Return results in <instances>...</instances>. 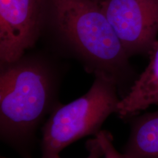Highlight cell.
Returning a JSON list of instances; mask_svg holds the SVG:
<instances>
[{
  "instance_id": "1",
  "label": "cell",
  "mask_w": 158,
  "mask_h": 158,
  "mask_svg": "<svg viewBox=\"0 0 158 158\" xmlns=\"http://www.w3.org/2000/svg\"><path fill=\"white\" fill-rule=\"evenodd\" d=\"M48 13L61 36L94 71L114 76L127 68L129 56L96 2L48 0Z\"/></svg>"
},
{
  "instance_id": "10",
  "label": "cell",
  "mask_w": 158,
  "mask_h": 158,
  "mask_svg": "<svg viewBox=\"0 0 158 158\" xmlns=\"http://www.w3.org/2000/svg\"><path fill=\"white\" fill-rule=\"evenodd\" d=\"M93 1H94V2H96L97 3H99V2H100L102 1V0H93Z\"/></svg>"
},
{
  "instance_id": "2",
  "label": "cell",
  "mask_w": 158,
  "mask_h": 158,
  "mask_svg": "<svg viewBox=\"0 0 158 158\" xmlns=\"http://www.w3.org/2000/svg\"><path fill=\"white\" fill-rule=\"evenodd\" d=\"M95 79L87 93L54 110L43 127L42 158L58 157L67 146L84 136L97 134L119 102L115 77L94 71Z\"/></svg>"
},
{
  "instance_id": "4",
  "label": "cell",
  "mask_w": 158,
  "mask_h": 158,
  "mask_svg": "<svg viewBox=\"0 0 158 158\" xmlns=\"http://www.w3.org/2000/svg\"><path fill=\"white\" fill-rule=\"evenodd\" d=\"M98 4L128 56L151 54L158 41V0H102Z\"/></svg>"
},
{
  "instance_id": "6",
  "label": "cell",
  "mask_w": 158,
  "mask_h": 158,
  "mask_svg": "<svg viewBox=\"0 0 158 158\" xmlns=\"http://www.w3.org/2000/svg\"><path fill=\"white\" fill-rule=\"evenodd\" d=\"M150 54L147 68L118 102L116 113L121 116L134 115L158 104V41Z\"/></svg>"
},
{
  "instance_id": "8",
  "label": "cell",
  "mask_w": 158,
  "mask_h": 158,
  "mask_svg": "<svg viewBox=\"0 0 158 158\" xmlns=\"http://www.w3.org/2000/svg\"><path fill=\"white\" fill-rule=\"evenodd\" d=\"M95 140L102 150L104 158H127L124 154L118 153L114 147L111 135L108 132L99 131L96 134Z\"/></svg>"
},
{
  "instance_id": "7",
  "label": "cell",
  "mask_w": 158,
  "mask_h": 158,
  "mask_svg": "<svg viewBox=\"0 0 158 158\" xmlns=\"http://www.w3.org/2000/svg\"><path fill=\"white\" fill-rule=\"evenodd\" d=\"M124 155L127 158H158V110L135 122Z\"/></svg>"
},
{
  "instance_id": "11",
  "label": "cell",
  "mask_w": 158,
  "mask_h": 158,
  "mask_svg": "<svg viewBox=\"0 0 158 158\" xmlns=\"http://www.w3.org/2000/svg\"><path fill=\"white\" fill-rule=\"evenodd\" d=\"M4 158H5V157H4ZM51 158H59V157L58 156V157H51Z\"/></svg>"
},
{
  "instance_id": "9",
  "label": "cell",
  "mask_w": 158,
  "mask_h": 158,
  "mask_svg": "<svg viewBox=\"0 0 158 158\" xmlns=\"http://www.w3.org/2000/svg\"><path fill=\"white\" fill-rule=\"evenodd\" d=\"M87 148L89 155L86 158H100L102 155V150L95 139L88 141Z\"/></svg>"
},
{
  "instance_id": "3",
  "label": "cell",
  "mask_w": 158,
  "mask_h": 158,
  "mask_svg": "<svg viewBox=\"0 0 158 158\" xmlns=\"http://www.w3.org/2000/svg\"><path fill=\"white\" fill-rule=\"evenodd\" d=\"M51 92L50 74L37 61L23 60L2 65L0 116L2 135L27 133L48 107Z\"/></svg>"
},
{
  "instance_id": "5",
  "label": "cell",
  "mask_w": 158,
  "mask_h": 158,
  "mask_svg": "<svg viewBox=\"0 0 158 158\" xmlns=\"http://www.w3.org/2000/svg\"><path fill=\"white\" fill-rule=\"evenodd\" d=\"M48 0H0V62L13 63L34 46L48 14Z\"/></svg>"
}]
</instances>
